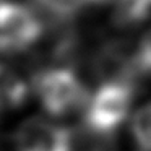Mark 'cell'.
<instances>
[{
    "mask_svg": "<svg viewBox=\"0 0 151 151\" xmlns=\"http://www.w3.org/2000/svg\"><path fill=\"white\" fill-rule=\"evenodd\" d=\"M80 5L83 7V10L88 7H96V5H102V4H107V0H76Z\"/></svg>",
    "mask_w": 151,
    "mask_h": 151,
    "instance_id": "obj_10",
    "label": "cell"
},
{
    "mask_svg": "<svg viewBox=\"0 0 151 151\" xmlns=\"http://www.w3.org/2000/svg\"><path fill=\"white\" fill-rule=\"evenodd\" d=\"M135 63L140 76H151V29L135 46Z\"/></svg>",
    "mask_w": 151,
    "mask_h": 151,
    "instance_id": "obj_9",
    "label": "cell"
},
{
    "mask_svg": "<svg viewBox=\"0 0 151 151\" xmlns=\"http://www.w3.org/2000/svg\"><path fill=\"white\" fill-rule=\"evenodd\" d=\"M31 88L42 111L57 119L83 112L91 98L81 76L70 67L41 70L34 75Z\"/></svg>",
    "mask_w": 151,
    "mask_h": 151,
    "instance_id": "obj_1",
    "label": "cell"
},
{
    "mask_svg": "<svg viewBox=\"0 0 151 151\" xmlns=\"http://www.w3.org/2000/svg\"><path fill=\"white\" fill-rule=\"evenodd\" d=\"M112 21L119 28H133L151 15V0H107Z\"/></svg>",
    "mask_w": 151,
    "mask_h": 151,
    "instance_id": "obj_7",
    "label": "cell"
},
{
    "mask_svg": "<svg viewBox=\"0 0 151 151\" xmlns=\"http://www.w3.org/2000/svg\"><path fill=\"white\" fill-rule=\"evenodd\" d=\"M13 146L15 151H75L76 137L44 117H28L15 130Z\"/></svg>",
    "mask_w": 151,
    "mask_h": 151,
    "instance_id": "obj_4",
    "label": "cell"
},
{
    "mask_svg": "<svg viewBox=\"0 0 151 151\" xmlns=\"http://www.w3.org/2000/svg\"><path fill=\"white\" fill-rule=\"evenodd\" d=\"M130 133L141 151H151V101L137 109L130 122Z\"/></svg>",
    "mask_w": 151,
    "mask_h": 151,
    "instance_id": "obj_8",
    "label": "cell"
},
{
    "mask_svg": "<svg viewBox=\"0 0 151 151\" xmlns=\"http://www.w3.org/2000/svg\"><path fill=\"white\" fill-rule=\"evenodd\" d=\"M44 33V21L37 12L15 0H0V54L26 52L42 39Z\"/></svg>",
    "mask_w": 151,
    "mask_h": 151,
    "instance_id": "obj_3",
    "label": "cell"
},
{
    "mask_svg": "<svg viewBox=\"0 0 151 151\" xmlns=\"http://www.w3.org/2000/svg\"><path fill=\"white\" fill-rule=\"evenodd\" d=\"M96 78L106 81H125L137 85L141 78L135 63V46L124 41H109L96 50L91 60Z\"/></svg>",
    "mask_w": 151,
    "mask_h": 151,
    "instance_id": "obj_5",
    "label": "cell"
},
{
    "mask_svg": "<svg viewBox=\"0 0 151 151\" xmlns=\"http://www.w3.org/2000/svg\"><path fill=\"white\" fill-rule=\"evenodd\" d=\"M29 93V83L17 70L0 63V115L23 107Z\"/></svg>",
    "mask_w": 151,
    "mask_h": 151,
    "instance_id": "obj_6",
    "label": "cell"
},
{
    "mask_svg": "<svg viewBox=\"0 0 151 151\" xmlns=\"http://www.w3.org/2000/svg\"><path fill=\"white\" fill-rule=\"evenodd\" d=\"M135 86L125 81H106L98 86L83 111V125L89 137L109 138L120 128L133 106Z\"/></svg>",
    "mask_w": 151,
    "mask_h": 151,
    "instance_id": "obj_2",
    "label": "cell"
}]
</instances>
